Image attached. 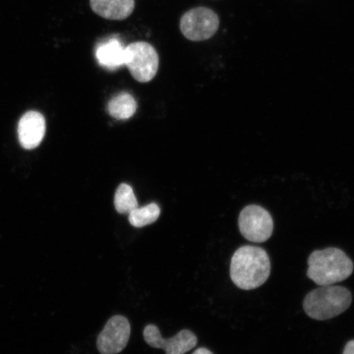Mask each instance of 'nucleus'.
Returning a JSON list of instances; mask_svg holds the SVG:
<instances>
[{
    "instance_id": "1",
    "label": "nucleus",
    "mask_w": 354,
    "mask_h": 354,
    "mask_svg": "<svg viewBox=\"0 0 354 354\" xmlns=\"http://www.w3.org/2000/svg\"><path fill=\"white\" fill-rule=\"evenodd\" d=\"M271 273L269 256L262 248L243 246L234 254L231 278L240 289L250 290L264 284Z\"/></svg>"
},
{
    "instance_id": "2",
    "label": "nucleus",
    "mask_w": 354,
    "mask_h": 354,
    "mask_svg": "<svg viewBox=\"0 0 354 354\" xmlns=\"http://www.w3.org/2000/svg\"><path fill=\"white\" fill-rule=\"evenodd\" d=\"M353 272L352 260L336 248L314 251L308 259V277L320 286L346 280Z\"/></svg>"
},
{
    "instance_id": "3",
    "label": "nucleus",
    "mask_w": 354,
    "mask_h": 354,
    "mask_svg": "<svg viewBox=\"0 0 354 354\" xmlns=\"http://www.w3.org/2000/svg\"><path fill=\"white\" fill-rule=\"evenodd\" d=\"M352 303V295L342 286H324L314 290L305 297L304 308L313 319H331L346 311Z\"/></svg>"
},
{
    "instance_id": "4",
    "label": "nucleus",
    "mask_w": 354,
    "mask_h": 354,
    "mask_svg": "<svg viewBox=\"0 0 354 354\" xmlns=\"http://www.w3.org/2000/svg\"><path fill=\"white\" fill-rule=\"evenodd\" d=\"M159 57L155 48L148 42H133L126 47L125 66L137 82L151 81L158 73Z\"/></svg>"
},
{
    "instance_id": "5",
    "label": "nucleus",
    "mask_w": 354,
    "mask_h": 354,
    "mask_svg": "<svg viewBox=\"0 0 354 354\" xmlns=\"http://www.w3.org/2000/svg\"><path fill=\"white\" fill-rule=\"evenodd\" d=\"M220 25L219 17L209 8L197 7L185 12L180 20L184 37L192 41H205L214 37Z\"/></svg>"
},
{
    "instance_id": "6",
    "label": "nucleus",
    "mask_w": 354,
    "mask_h": 354,
    "mask_svg": "<svg viewBox=\"0 0 354 354\" xmlns=\"http://www.w3.org/2000/svg\"><path fill=\"white\" fill-rule=\"evenodd\" d=\"M239 227L246 240L262 243L271 237L273 220L269 212L259 205H250L243 209L239 216Z\"/></svg>"
},
{
    "instance_id": "7",
    "label": "nucleus",
    "mask_w": 354,
    "mask_h": 354,
    "mask_svg": "<svg viewBox=\"0 0 354 354\" xmlns=\"http://www.w3.org/2000/svg\"><path fill=\"white\" fill-rule=\"evenodd\" d=\"M131 336V325L125 317H111L97 339L101 354H118L127 347Z\"/></svg>"
},
{
    "instance_id": "8",
    "label": "nucleus",
    "mask_w": 354,
    "mask_h": 354,
    "mask_svg": "<svg viewBox=\"0 0 354 354\" xmlns=\"http://www.w3.org/2000/svg\"><path fill=\"white\" fill-rule=\"evenodd\" d=\"M145 342L150 347L165 351L166 354H185L196 346L198 339L192 331L183 330L174 337H162L161 332L156 326L150 324L144 330Z\"/></svg>"
},
{
    "instance_id": "9",
    "label": "nucleus",
    "mask_w": 354,
    "mask_h": 354,
    "mask_svg": "<svg viewBox=\"0 0 354 354\" xmlns=\"http://www.w3.org/2000/svg\"><path fill=\"white\" fill-rule=\"evenodd\" d=\"M46 124L41 113L30 111L21 117L19 124L20 144L26 149H33L39 145L46 135Z\"/></svg>"
},
{
    "instance_id": "10",
    "label": "nucleus",
    "mask_w": 354,
    "mask_h": 354,
    "mask_svg": "<svg viewBox=\"0 0 354 354\" xmlns=\"http://www.w3.org/2000/svg\"><path fill=\"white\" fill-rule=\"evenodd\" d=\"M91 8L104 19L122 21L134 12L135 0H90Z\"/></svg>"
},
{
    "instance_id": "11",
    "label": "nucleus",
    "mask_w": 354,
    "mask_h": 354,
    "mask_svg": "<svg viewBox=\"0 0 354 354\" xmlns=\"http://www.w3.org/2000/svg\"><path fill=\"white\" fill-rule=\"evenodd\" d=\"M95 56L101 66L115 71L125 66L126 47L118 39H109L97 46Z\"/></svg>"
},
{
    "instance_id": "12",
    "label": "nucleus",
    "mask_w": 354,
    "mask_h": 354,
    "mask_svg": "<svg viewBox=\"0 0 354 354\" xmlns=\"http://www.w3.org/2000/svg\"><path fill=\"white\" fill-rule=\"evenodd\" d=\"M137 103L134 97L128 93H121L109 102V113L119 120H126L135 114Z\"/></svg>"
},
{
    "instance_id": "13",
    "label": "nucleus",
    "mask_w": 354,
    "mask_h": 354,
    "mask_svg": "<svg viewBox=\"0 0 354 354\" xmlns=\"http://www.w3.org/2000/svg\"><path fill=\"white\" fill-rule=\"evenodd\" d=\"M115 209L121 214H129L133 210L138 207L134 192L130 185L121 184L115 193Z\"/></svg>"
},
{
    "instance_id": "14",
    "label": "nucleus",
    "mask_w": 354,
    "mask_h": 354,
    "mask_svg": "<svg viewBox=\"0 0 354 354\" xmlns=\"http://www.w3.org/2000/svg\"><path fill=\"white\" fill-rule=\"evenodd\" d=\"M160 209L156 203H149L147 206L137 207L129 214V221L133 227L141 228L152 224L160 216Z\"/></svg>"
},
{
    "instance_id": "15",
    "label": "nucleus",
    "mask_w": 354,
    "mask_h": 354,
    "mask_svg": "<svg viewBox=\"0 0 354 354\" xmlns=\"http://www.w3.org/2000/svg\"><path fill=\"white\" fill-rule=\"evenodd\" d=\"M343 354H354V340H351L346 344Z\"/></svg>"
},
{
    "instance_id": "16",
    "label": "nucleus",
    "mask_w": 354,
    "mask_h": 354,
    "mask_svg": "<svg viewBox=\"0 0 354 354\" xmlns=\"http://www.w3.org/2000/svg\"><path fill=\"white\" fill-rule=\"evenodd\" d=\"M193 354H214L209 349L205 348H199L197 351H194Z\"/></svg>"
}]
</instances>
